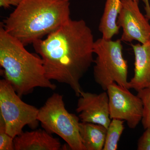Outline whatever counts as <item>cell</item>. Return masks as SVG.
<instances>
[{
    "label": "cell",
    "instance_id": "1",
    "mask_svg": "<svg viewBox=\"0 0 150 150\" xmlns=\"http://www.w3.org/2000/svg\"><path fill=\"white\" fill-rule=\"evenodd\" d=\"M94 42L85 21L70 18L46 39L33 44L43 60L48 79L68 85L79 97L83 91L81 79L94 61Z\"/></svg>",
    "mask_w": 150,
    "mask_h": 150
},
{
    "label": "cell",
    "instance_id": "2",
    "mask_svg": "<svg viewBox=\"0 0 150 150\" xmlns=\"http://www.w3.org/2000/svg\"><path fill=\"white\" fill-rule=\"evenodd\" d=\"M70 18L69 0H22L2 25L25 46L54 32Z\"/></svg>",
    "mask_w": 150,
    "mask_h": 150
},
{
    "label": "cell",
    "instance_id": "3",
    "mask_svg": "<svg viewBox=\"0 0 150 150\" xmlns=\"http://www.w3.org/2000/svg\"><path fill=\"white\" fill-rule=\"evenodd\" d=\"M25 46L1 25L0 66L5 79L21 97L32 92L35 88L56 89V85L46 76L41 57L30 53Z\"/></svg>",
    "mask_w": 150,
    "mask_h": 150
},
{
    "label": "cell",
    "instance_id": "4",
    "mask_svg": "<svg viewBox=\"0 0 150 150\" xmlns=\"http://www.w3.org/2000/svg\"><path fill=\"white\" fill-rule=\"evenodd\" d=\"M121 41L102 37L94 43V54L97 56L94 61V79L105 91L113 83L129 89L128 62L123 57Z\"/></svg>",
    "mask_w": 150,
    "mask_h": 150
},
{
    "label": "cell",
    "instance_id": "5",
    "mask_svg": "<svg viewBox=\"0 0 150 150\" xmlns=\"http://www.w3.org/2000/svg\"><path fill=\"white\" fill-rule=\"evenodd\" d=\"M38 120L48 133L57 134L72 150H86L79 133V116L66 109L63 96L55 93L39 109Z\"/></svg>",
    "mask_w": 150,
    "mask_h": 150
},
{
    "label": "cell",
    "instance_id": "6",
    "mask_svg": "<svg viewBox=\"0 0 150 150\" xmlns=\"http://www.w3.org/2000/svg\"><path fill=\"white\" fill-rule=\"evenodd\" d=\"M39 109L23 102L10 83L6 79L0 81V117L6 132L14 138L21 134L25 126H37Z\"/></svg>",
    "mask_w": 150,
    "mask_h": 150
},
{
    "label": "cell",
    "instance_id": "7",
    "mask_svg": "<svg viewBox=\"0 0 150 150\" xmlns=\"http://www.w3.org/2000/svg\"><path fill=\"white\" fill-rule=\"evenodd\" d=\"M106 91L111 119L126 121L129 128L135 129L143 118L144 106L141 98L115 83L109 85Z\"/></svg>",
    "mask_w": 150,
    "mask_h": 150
},
{
    "label": "cell",
    "instance_id": "8",
    "mask_svg": "<svg viewBox=\"0 0 150 150\" xmlns=\"http://www.w3.org/2000/svg\"><path fill=\"white\" fill-rule=\"evenodd\" d=\"M116 23L122 28L121 40L127 42L134 40L142 44L150 39L149 19L140 11L139 2L134 0H121V7Z\"/></svg>",
    "mask_w": 150,
    "mask_h": 150
},
{
    "label": "cell",
    "instance_id": "9",
    "mask_svg": "<svg viewBox=\"0 0 150 150\" xmlns=\"http://www.w3.org/2000/svg\"><path fill=\"white\" fill-rule=\"evenodd\" d=\"M76 111L81 122L100 124L107 129L111 122L106 91L99 94L82 91Z\"/></svg>",
    "mask_w": 150,
    "mask_h": 150
},
{
    "label": "cell",
    "instance_id": "10",
    "mask_svg": "<svg viewBox=\"0 0 150 150\" xmlns=\"http://www.w3.org/2000/svg\"><path fill=\"white\" fill-rule=\"evenodd\" d=\"M135 56L134 76L129 88L137 92L150 87V39L144 44H131Z\"/></svg>",
    "mask_w": 150,
    "mask_h": 150
},
{
    "label": "cell",
    "instance_id": "11",
    "mask_svg": "<svg viewBox=\"0 0 150 150\" xmlns=\"http://www.w3.org/2000/svg\"><path fill=\"white\" fill-rule=\"evenodd\" d=\"M16 150H59L61 144L58 139L41 129L23 132L14 139Z\"/></svg>",
    "mask_w": 150,
    "mask_h": 150
},
{
    "label": "cell",
    "instance_id": "12",
    "mask_svg": "<svg viewBox=\"0 0 150 150\" xmlns=\"http://www.w3.org/2000/svg\"><path fill=\"white\" fill-rule=\"evenodd\" d=\"M79 133L86 150H103L107 129L96 123L80 122Z\"/></svg>",
    "mask_w": 150,
    "mask_h": 150
},
{
    "label": "cell",
    "instance_id": "13",
    "mask_svg": "<svg viewBox=\"0 0 150 150\" xmlns=\"http://www.w3.org/2000/svg\"><path fill=\"white\" fill-rule=\"evenodd\" d=\"M121 7V0H106L98 26V30L105 39H111L119 33L120 28L116 21Z\"/></svg>",
    "mask_w": 150,
    "mask_h": 150
},
{
    "label": "cell",
    "instance_id": "14",
    "mask_svg": "<svg viewBox=\"0 0 150 150\" xmlns=\"http://www.w3.org/2000/svg\"><path fill=\"white\" fill-rule=\"evenodd\" d=\"M124 121L111 119L107 129L104 147L103 150H116L121 135L124 131Z\"/></svg>",
    "mask_w": 150,
    "mask_h": 150
},
{
    "label": "cell",
    "instance_id": "15",
    "mask_svg": "<svg viewBox=\"0 0 150 150\" xmlns=\"http://www.w3.org/2000/svg\"><path fill=\"white\" fill-rule=\"evenodd\" d=\"M137 92V96L142 100L144 106L142 123L145 129L150 127V87L143 89Z\"/></svg>",
    "mask_w": 150,
    "mask_h": 150
},
{
    "label": "cell",
    "instance_id": "16",
    "mask_svg": "<svg viewBox=\"0 0 150 150\" xmlns=\"http://www.w3.org/2000/svg\"><path fill=\"white\" fill-rule=\"evenodd\" d=\"M14 139L6 133L4 123L0 117V150H13Z\"/></svg>",
    "mask_w": 150,
    "mask_h": 150
},
{
    "label": "cell",
    "instance_id": "17",
    "mask_svg": "<svg viewBox=\"0 0 150 150\" xmlns=\"http://www.w3.org/2000/svg\"><path fill=\"white\" fill-rule=\"evenodd\" d=\"M137 149L150 150V127L145 129V131L139 139Z\"/></svg>",
    "mask_w": 150,
    "mask_h": 150
},
{
    "label": "cell",
    "instance_id": "18",
    "mask_svg": "<svg viewBox=\"0 0 150 150\" xmlns=\"http://www.w3.org/2000/svg\"><path fill=\"white\" fill-rule=\"evenodd\" d=\"M22 0H0V7L4 8H8L11 6H18L21 2Z\"/></svg>",
    "mask_w": 150,
    "mask_h": 150
},
{
    "label": "cell",
    "instance_id": "19",
    "mask_svg": "<svg viewBox=\"0 0 150 150\" xmlns=\"http://www.w3.org/2000/svg\"><path fill=\"white\" fill-rule=\"evenodd\" d=\"M145 5V11L146 15L145 16L149 19H150V6L149 0H142Z\"/></svg>",
    "mask_w": 150,
    "mask_h": 150
},
{
    "label": "cell",
    "instance_id": "20",
    "mask_svg": "<svg viewBox=\"0 0 150 150\" xmlns=\"http://www.w3.org/2000/svg\"><path fill=\"white\" fill-rule=\"evenodd\" d=\"M134 1H137L139 2V0H134Z\"/></svg>",
    "mask_w": 150,
    "mask_h": 150
}]
</instances>
